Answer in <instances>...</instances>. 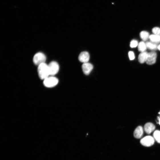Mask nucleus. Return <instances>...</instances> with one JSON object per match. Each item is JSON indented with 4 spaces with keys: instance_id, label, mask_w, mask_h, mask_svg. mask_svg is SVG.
Returning <instances> with one entry per match:
<instances>
[{
    "instance_id": "obj_2",
    "label": "nucleus",
    "mask_w": 160,
    "mask_h": 160,
    "mask_svg": "<svg viewBox=\"0 0 160 160\" xmlns=\"http://www.w3.org/2000/svg\"><path fill=\"white\" fill-rule=\"evenodd\" d=\"M43 84L45 87L52 88L56 86L59 82L58 79L55 76H50L43 80Z\"/></svg>"
},
{
    "instance_id": "obj_15",
    "label": "nucleus",
    "mask_w": 160,
    "mask_h": 160,
    "mask_svg": "<svg viewBox=\"0 0 160 160\" xmlns=\"http://www.w3.org/2000/svg\"><path fill=\"white\" fill-rule=\"evenodd\" d=\"M138 48L139 51L141 52H145L147 49L146 43L143 41L141 42L138 44Z\"/></svg>"
},
{
    "instance_id": "obj_4",
    "label": "nucleus",
    "mask_w": 160,
    "mask_h": 160,
    "mask_svg": "<svg viewBox=\"0 0 160 160\" xmlns=\"http://www.w3.org/2000/svg\"><path fill=\"white\" fill-rule=\"evenodd\" d=\"M155 142L153 137L151 136H147L142 138L140 141V143L144 146L149 147L153 145Z\"/></svg>"
},
{
    "instance_id": "obj_21",
    "label": "nucleus",
    "mask_w": 160,
    "mask_h": 160,
    "mask_svg": "<svg viewBox=\"0 0 160 160\" xmlns=\"http://www.w3.org/2000/svg\"><path fill=\"white\" fill-rule=\"evenodd\" d=\"M158 49L160 51V44L158 45Z\"/></svg>"
},
{
    "instance_id": "obj_20",
    "label": "nucleus",
    "mask_w": 160,
    "mask_h": 160,
    "mask_svg": "<svg viewBox=\"0 0 160 160\" xmlns=\"http://www.w3.org/2000/svg\"><path fill=\"white\" fill-rule=\"evenodd\" d=\"M159 114L160 116V112L159 113ZM158 121H159L158 123L159 124V125H160V116L159 117H158Z\"/></svg>"
},
{
    "instance_id": "obj_19",
    "label": "nucleus",
    "mask_w": 160,
    "mask_h": 160,
    "mask_svg": "<svg viewBox=\"0 0 160 160\" xmlns=\"http://www.w3.org/2000/svg\"><path fill=\"white\" fill-rule=\"evenodd\" d=\"M128 55L130 60H133L135 59V55L133 52L131 51H129L128 52Z\"/></svg>"
},
{
    "instance_id": "obj_1",
    "label": "nucleus",
    "mask_w": 160,
    "mask_h": 160,
    "mask_svg": "<svg viewBox=\"0 0 160 160\" xmlns=\"http://www.w3.org/2000/svg\"><path fill=\"white\" fill-rule=\"evenodd\" d=\"M37 71L39 77L42 80H44L50 76L48 65L45 63L38 66Z\"/></svg>"
},
{
    "instance_id": "obj_10",
    "label": "nucleus",
    "mask_w": 160,
    "mask_h": 160,
    "mask_svg": "<svg viewBox=\"0 0 160 160\" xmlns=\"http://www.w3.org/2000/svg\"><path fill=\"white\" fill-rule=\"evenodd\" d=\"M155 125L151 123H147L145 125L144 129L145 131L148 134H150L154 131L155 129Z\"/></svg>"
},
{
    "instance_id": "obj_13",
    "label": "nucleus",
    "mask_w": 160,
    "mask_h": 160,
    "mask_svg": "<svg viewBox=\"0 0 160 160\" xmlns=\"http://www.w3.org/2000/svg\"><path fill=\"white\" fill-rule=\"evenodd\" d=\"M147 48L151 50H156L158 49V45L151 42H147L146 43Z\"/></svg>"
},
{
    "instance_id": "obj_9",
    "label": "nucleus",
    "mask_w": 160,
    "mask_h": 160,
    "mask_svg": "<svg viewBox=\"0 0 160 160\" xmlns=\"http://www.w3.org/2000/svg\"><path fill=\"white\" fill-rule=\"evenodd\" d=\"M143 133V127L141 126H139L135 129L133 135L135 138L139 139L141 137Z\"/></svg>"
},
{
    "instance_id": "obj_16",
    "label": "nucleus",
    "mask_w": 160,
    "mask_h": 160,
    "mask_svg": "<svg viewBox=\"0 0 160 160\" xmlns=\"http://www.w3.org/2000/svg\"><path fill=\"white\" fill-rule=\"evenodd\" d=\"M153 137L158 143H160V131H156L153 133Z\"/></svg>"
},
{
    "instance_id": "obj_5",
    "label": "nucleus",
    "mask_w": 160,
    "mask_h": 160,
    "mask_svg": "<svg viewBox=\"0 0 160 160\" xmlns=\"http://www.w3.org/2000/svg\"><path fill=\"white\" fill-rule=\"evenodd\" d=\"M48 66L50 76H55L59 71V66L58 64L56 62L53 61L51 62Z\"/></svg>"
},
{
    "instance_id": "obj_18",
    "label": "nucleus",
    "mask_w": 160,
    "mask_h": 160,
    "mask_svg": "<svg viewBox=\"0 0 160 160\" xmlns=\"http://www.w3.org/2000/svg\"><path fill=\"white\" fill-rule=\"evenodd\" d=\"M138 42L136 40H133L130 43V47L131 48L136 47L138 45Z\"/></svg>"
},
{
    "instance_id": "obj_6",
    "label": "nucleus",
    "mask_w": 160,
    "mask_h": 160,
    "mask_svg": "<svg viewBox=\"0 0 160 160\" xmlns=\"http://www.w3.org/2000/svg\"><path fill=\"white\" fill-rule=\"evenodd\" d=\"M157 57V53L155 52L152 51L148 53L146 62V63L149 65L155 64L156 62Z\"/></svg>"
},
{
    "instance_id": "obj_3",
    "label": "nucleus",
    "mask_w": 160,
    "mask_h": 160,
    "mask_svg": "<svg viewBox=\"0 0 160 160\" xmlns=\"http://www.w3.org/2000/svg\"><path fill=\"white\" fill-rule=\"evenodd\" d=\"M46 58L44 53L38 52L34 55L33 58L34 63L36 65H39L45 63Z\"/></svg>"
},
{
    "instance_id": "obj_8",
    "label": "nucleus",
    "mask_w": 160,
    "mask_h": 160,
    "mask_svg": "<svg viewBox=\"0 0 160 160\" xmlns=\"http://www.w3.org/2000/svg\"><path fill=\"white\" fill-rule=\"evenodd\" d=\"M90 55L88 52H83L80 53L78 57L80 61L83 63L88 62L90 59Z\"/></svg>"
},
{
    "instance_id": "obj_14",
    "label": "nucleus",
    "mask_w": 160,
    "mask_h": 160,
    "mask_svg": "<svg viewBox=\"0 0 160 160\" xmlns=\"http://www.w3.org/2000/svg\"><path fill=\"white\" fill-rule=\"evenodd\" d=\"M141 39L144 41H146L149 39L150 35L149 33L145 31H143L140 34Z\"/></svg>"
},
{
    "instance_id": "obj_7",
    "label": "nucleus",
    "mask_w": 160,
    "mask_h": 160,
    "mask_svg": "<svg viewBox=\"0 0 160 160\" xmlns=\"http://www.w3.org/2000/svg\"><path fill=\"white\" fill-rule=\"evenodd\" d=\"M83 72L86 75H89L92 71L93 68V66L88 62L83 63L82 66Z\"/></svg>"
},
{
    "instance_id": "obj_11",
    "label": "nucleus",
    "mask_w": 160,
    "mask_h": 160,
    "mask_svg": "<svg viewBox=\"0 0 160 160\" xmlns=\"http://www.w3.org/2000/svg\"><path fill=\"white\" fill-rule=\"evenodd\" d=\"M148 53L147 52H141L139 56V61L141 64H143L146 62L147 59Z\"/></svg>"
},
{
    "instance_id": "obj_12",
    "label": "nucleus",
    "mask_w": 160,
    "mask_h": 160,
    "mask_svg": "<svg viewBox=\"0 0 160 160\" xmlns=\"http://www.w3.org/2000/svg\"><path fill=\"white\" fill-rule=\"evenodd\" d=\"M149 39L150 42L158 44L160 43V36L155 35H150Z\"/></svg>"
},
{
    "instance_id": "obj_17",
    "label": "nucleus",
    "mask_w": 160,
    "mask_h": 160,
    "mask_svg": "<svg viewBox=\"0 0 160 160\" xmlns=\"http://www.w3.org/2000/svg\"><path fill=\"white\" fill-rule=\"evenodd\" d=\"M152 32L154 35L160 36V28L154 27L152 29Z\"/></svg>"
}]
</instances>
